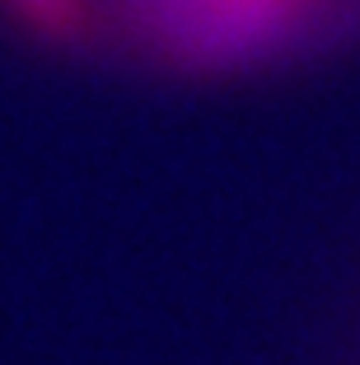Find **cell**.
I'll use <instances>...</instances> for the list:
<instances>
[{
	"instance_id": "cell-1",
	"label": "cell",
	"mask_w": 360,
	"mask_h": 365,
	"mask_svg": "<svg viewBox=\"0 0 360 365\" xmlns=\"http://www.w3.org/2000/svg\"><path fill=\"white\" fill-rule=\"evenodd\" d=\"M318 0H131L140 33L182 66H239L299 29Z\"/></svg>"
},
{
	"instance_id": "cell-2",
	"label": "cell",
	"mask_w": 360,
	"mask_h": 365,
	"mask_svg": "<svg viewBox=\"0 0 360 365\" xmlns=\"http://www.w3.org/2000/svg\"><path fill=\"white\" fill-rule=\"evenodd\" d=\"M0 5H5L29 33H43V38H56V43L80 38L85 24H89L85 0H0Z\"/></svg>"
}]
</instances>
